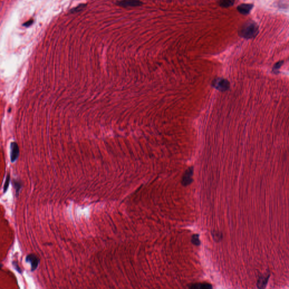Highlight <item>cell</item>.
<instances>
[{
	"label": "cell",
	"mask_w": 289,
	"mask_h": 289,
	"mask_svg": "<svg viewBox=\"0 0 289 289\" xmlns=\"http://www.w3.org/2000/svg\"><path fill=\"white\" fill-rule=\"evenodd\" d=\"M253 7L254 6L252 4H242L237 7V10L242 14L247 15L250 13Z\"/></svg>",
	"instance_id": "cell-7"
},
{
	"label": "cell",
	"mask_w": 289,
	"mask_h": 289,
	"mask_svg": "<svg viewBox=\"0 0 289 289\" xmlns=\"http://www.w3.org/2000/svg\"><path fill=\"white\" fill-rule=\"evenodd\" d=\"M269 277V275H267L265 276H261L258 281L257 287L260 289L265 288L267 284Z\"/></svg>",
	"instance_id": "cell-8"
},
{
	"label": "cell",
	"mask_w": 289,
	"mask_h": 289,
	"mask_svg": "<svg viewBox=\"0 0 289 289\" xmlns=\"http://www.w3.org/2000/svg\"><path fill=\"white\" fill-rule=\"evenodd\" d=\"M234 3V0H220V5L225 8L232 6Z\"/></svg>",
	"instance_id": "cell-10"
},
{
	"label": "cell",
	"mask_w": 289,
	"mask_h": 289,
	"mask_svg": "<svg viewBox=\"0 0 289 289\" xmlns=\"http://www.w3.org/2000/svg\"><path fill=\"white\" fill-rule=\"evenodd\" d=\"M19 154V149L18 145L16 142H12L11 144V153L10 158L11 162H14L18 158Z\"/></svg>",
	"instance_id": "cell-6"
},
{
	"label": "cell",
	"mask_w": 289,
	"mask_h": 289,
	"mask_svg": "<svg viewBox=\"0 0 289 289\" xmlns=\"http://www.w3.org/2000/svg\"><path fill=\"white\" fill-rule=\"evenodd\" d=\"M10 181V173H9V174H8V175L6 176L5 183L4 184V193H6L8 190V189L9 188Z\"/></svg>",
	"instance_id": "cell-14"
},
{
	"label": "cell",
	"mask_w": 289,
	"mask_h": 289,
	"mask_svg": "<svg viewBox=\"0 0 289 289\" xmlns=\"http://www.w3.org/2000/svg\"><path fill=\"white\" fill-rule=\"evenodd\" d=\"M13 265L14 266V268H15V269L17 271V272H19V273H21V269H20V268L19 267V265H18L17 264H15V262H13Z\"/></svg>",
	"instance_id": "cell-17"
},
{
	"label": "cell",
	"mask_w": 289,
	"mask_h": 289,
	"mask_svg": "<svg viewBox=\"0 0 289 289\" xmlns=\"http://www.w3.org/2000/svg\"><path fill=\"white\" fill-rule=\"evenodd\" d=\"M258 32V24L254 21H250L246 22L241 27L239 31V35L245 39H250L257 35Z\"/></svg>",
	"instance_id": "cell-1"
},
{
	"label": "cell",
	"mask_w": 289,
	"mask_h": 289,
	"mask_svg": "<svg viewBox=\"0 0 289 289\" xmlns=\"http://www.w3.org/2000/svg\"><path fill=\"white\" fill-rule=\"evenodd\" d=\"M26 261L28 263H31L32 271H34L37 269L40 262L39 259L34 254H29L27 255Z\"/></svg>",
	"instance_id": "cell-5"
},
{
	"label": "cell",
	"mask_w": 289,
	"mask_h": 289,
	"mask_svg": "<svg viewBox=\"0 0 289 289\" xmlns=\"http://www.w3.org/2000/svg\"><path fill=\"white\" fill-rule=\"evenodd\" d=\"M212 237H213L215 241H216V242H219V241H220L222 240L223 235H222V233L220 232L214 231V232L212 233Z\"/></svg>",
	"instance_id": "cell-11"
},
{
	"label": "cell",
	"mask_w": 289,
	"mask_h": 289,
	"mask_svg": "<svg viewBox=\"0 0 289 289\" xmlns=\"http://www.w3.org/2000/svg\"><path fill=\"white\" fill-rule=\"evenodd\" d=\"M190 289H210L212 288V286L207 283H198L192 284L189 286Z\"/></svg>",
	"instance_id": "cell-9"
},
{
	"label": "cell",
	"mask_w": 289,
	"mask_h": 289,
	"mask_svg": "<svg viewBox=\"0 0 289 289\" xmlns=\"http://www.w3.org/2000/svg\"><path fill=\"white\" fill-rule=\"evenodd\" d=\"M85 6H86L85 4L79 5V6H78L76 8L72 9L71 11L72 12H78L79 11L81 10L82 9H83L85 7Z\"/></svg>",
	"instance_id": "cell-16"
},
{
	"label": "cell",
	"mask_w": 289,
	"mask_h": 289,
	"mask_svg": "<svg viewBox=\"0 0 289 289\" xmlns=\"http://www.w3.org/2000/svg\"><path fill=\"white\" fill-rule=\"evenodd\" d=\"M13 184H14L13 186L15 189V190H16V194L18 195H19V192L20 189L22 187L21 184L19 181H16V180H14Z\"/></svg>",
	"instance_id": "cell-13"
},
{
	"label": "cell",
	"mask_w": 289,
	"mask_h": 289,
	"mask_svg": "<svg viewBox=\"0 0 289 289\" xmlns=\"http://www.w3.org/2000/svg\"><path fill=\"white\" fill-rule=\"evenodd\" d=\"M283 63H284V61H282L278 62L277 63H276L275 65L274 66L273 68V71H275V73H276V71H278V70L283 65Z\"/></svg>",
	"instance_id": "cell-15"
},
{
	"label": "cell",
	"mask_w": 289,
	"mask_h": 289,
	"mask_svg": "<svg viewBox=\"0 0 289 289\" xmlns=\"http://www.w3.org/2000/svg\"><path fill=\"white\" fill-rule=\"evenodd\" d=\"M212 85L220 92H225L230 88V83L227 79L217 78L213 80Z\"/></svg>",
	"instance_id": "cell-2"
},
{
	"label": "cell",
	"mask_w": 289,
	"mask_h": 289,
	"mask_svg": "<svg viewBox=\"0 0 289 289\" xmlns=\"http://www.w3.org/2000/svg\"><path fill=\"white\" fill-rule=\"evenodd\" d=\"M119 6L122 7H135L142 5V2L139 0H122L117 2Z\"/></svg>",
	"instance_id": "cell-4"
},
{
	"label": "cell",
	"mask_w": 289,
	"mask_h": 289,
	"mask_svg": "<svg viewBox=\"0 0 289 289\" xmlns=\"http://www.w3.org/2000/svg\"><path fill=\"white\" fill-rule=\"evenodd\" d=\"M192 242L193 243V245L195 246L200 245L201 244V241L199 240V236L196 234H194L192 237Z\"/></svg>",
	"instance_id": "cell-12"
},
{
	"label": "cell",
	"mask_w": 289,
	"mask_h": 289,
	"mask_svg": "<svg viewBox=\"0 0 289 289\" xmlns=\"http://www.w3.org/2000/svg\"><path fill=\"white\" fill-rule=\"evenodd\" d=\"M193 167H189L185 172L182 179V184L184 186H187L193 183Z\"/></svg>",
	"instance_id": "cell-3"
}]
</instances>
